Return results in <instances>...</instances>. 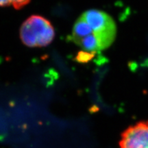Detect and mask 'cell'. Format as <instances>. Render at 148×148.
Segmentation results:
<instances>
[{
  "mask_svg": "<svg viewBox=\"0 0 148 148\" xmlns=\"http://www.w3.org/2000/svg\"><path fill=\"white\" fill-rule=\"evenodd\" d=\"M20 37L27 47H45L53 41L55 30L47 18L40 15H32L22 24Z\"/></svg>",
  "mask_w": 148,
  "mask_h": 148,
  "instance_id": "cell-1",
  "label": "cell"
},
{
  "mask_svg": "<svg viewBox=\"0 0 148 148\" xmlns=\"http://www.w3.org/2000/svg\"><path fill=\"white\" fill-rule=\"evenodd\" d=\"M81 16L91 27L97 38L99 51L108 48L113 43L116 34L114 19L103 11L91 9L85 11Z\"/></svg>",
  "mask_w": 148,
  "mask_h": 148,
  "instance_id": "cell-2",
  "label": "cell"
},
{
  "mask_svg": "<svg viewBox=\"0 0 148 148\" xmlns=\"http://www.w3.org/2000/svg\"><path fill=\"white\" fill-rule=\"evenodd\" d=\"M119 148H148V120L138 121L125 129Z\"/></svg>",
  "mask_w": 148,
  "mask_h": 148,
  "instance_id": "cell-3",
  "label": "cell"
},
{
  "mask_svg": "<svg viewBox=\"0 0 148 148\" xmlns=\"http://www.w3.org/2000/svg\"><path fill=\"white\" fill-rule=\"evenodd\" d=\"M92 33L93 32L89 24L82 16H79L73 27L71 39L77 45L79 40Z\"/></svg>",
  "mask_w": 148,
  "mask_h": 148,
  "instance_id": "cell-4",
  "label": "cell"
},
{
  "mask_svg": "<svg viewBox=\"0 0 148 148\" xmlns=\"http://www.w3.org/2000/svg\"><path fill=\"white\" fill-rule=\"evenodd\" d=\"M77 45L87 52L95 53L96 51H99L97 40L93 33L79 40Z\"/></svg>",
  "mask_w": 148,
  "mask_h": 148,
  "instance_id": "cell-5",
  "label": "cell"
},
{
  "mask_svg": "<svg viewBox=\"0 0 148 148\" xmlns=\"http://www.w3.org/2000/svg\"><path fill=\"white\" fill-rule=\"evenodd\" d=\"M30 0H0V7L12 5L16 10L23 8L28 4Z\"/></svg>",
  "mask_w": 148,
  "mask_h": 148,
  "instance_id": "cell-6",
  "label": "cell"
},
{
  "mask_svg": "<svg viewBox=\"0 0 148 148\" xmlns=\"http://www.w3.org/2000/svg\"><path fill=\"white\" fill-rule=\"evenodd\" d=\"M93 53H94L87 52V51H86V52H82L79 53L78 56H77V60L79 61H81V62L89 60L92 57Z\"/></svg>",
  "mask_w": 148,
  "mask_h": 148,
  "instance_id": "cell-7",
  "label": "cell"
}]
</instances>
